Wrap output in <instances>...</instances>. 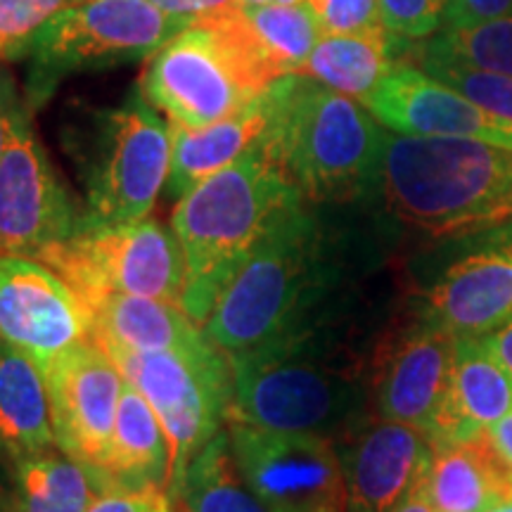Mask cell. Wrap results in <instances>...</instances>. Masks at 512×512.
Listing matches in <instances>:
<instances>
[{"instance_id": "obj_1", "label": "cell", "mask_w": 512, "mask_h": 512, "mask_svg": "<svg viewBox=\"0 0 512 512\" xmlns=\"http://www.w3.org/2000/svg\"><path fill=\"white\" fill-rule=\"evenodd\" d=\"M337 280L325 230L299 197L275 216L202 328L228 356L302 335L330 323Z\"/></svg>"}, {"instance_id": "obj_2", "label": "cell", "mask_w": 512, "mask_h": 512, "mask_svg": "<svg viewBox=\"0 0 512 512\" xmlns=\"http://www.w3.org/2000/svg\"><path fill=\"white\" fill-rule=\"evenodd\" d=\"M228 361L233 392L226 420L337 444L368 418V368L337 342L330 323Z\"/></svg>"}, {"instance_id": "obj_3", "label": "cell", "mask_w": 512, "mask_h": 512, "mask_svg": "<svg viewBox=\"0 0 512 512\" xmlns=\"http://www.w3.org/2000/svg\"><path fill=\"white\" fill-rule=\"evenodd\" d=\"M266 140L178 197L171 230L183 249V309L204 325L275 216L299 200Z\"/></svg>"}, {"instance_id": "obj_4", "label": "cell", "mask_w": 512, "mask_h": 512, "mask_svg": "<svg viewBox=\"0 0 512 512\" xmlns=\"http://www.w3.org/2000/svg\"><path fill=\"white\" fill-rule=\"evenodd\" d=\"M389 214L432 240L512 226V150L465 138L387 136Z\"/></svg>"}, {"instance_id": "obj_5", "label": "cell", "mask_w": 512, "mask_h": 512, "mask_svg": "<svg viewBox=\"0 0 512 512\" xmlns=\"http://www.w3.org/2000/svg\"><path fill=\"white\" fill-rule=\"evenodd\" d=\"M382 131L363 102L306 76L273 83V124L266 143L309 204H342L380 185Z\"/></svg>"}, {"instance_id": "obj_6", "label": "cell", "mask_w": 512, "mask_h": 512, "mask_svg": "<svg viewBox=\"0 0 512 512\" xmlns=\"http://www.w3.org/2000/svg\"><path fill=\"white\" fill-rule=\"evenodd\" d=\"M285 79L242 5L190 24L150 57L140 93L166 119L202 128L240 112Z\"/></svg>"}, {"instance_id": "obj_7", "label": "cell", "mask_w": 512, "mask_h": 512, "mask_svg": "<svg viewBox=\"0 0 512 512\" xmlns=\"http://www.w3.org/2000/svg\"><path fill=\"white\" fill-rule=\"evenodd\" d=\"M74 159L86 200L83 223L147 219L169 178V124L136 88L121 105L93 114L76 138Z\"/></svg>"}, {"instance_id": "obj_8", "label": "cell", "mask_w": 512, "mask_h": 512, "mask_svg": "<svg viewBox=\"0 0 512 512\" xmlns=\"http://www.w3.org/2000/svg\"><path fill=\"white\" fill-rule=\"evenodd\" d=\"M190 27L150 0H81L60 12L29 50V105H41L60 81L79 72L150 60Z\"/></svg>"}, {"instance_id": "obj_9", "label": "cell", "mask_w": 512, "mask_h": 512, "mask_svg": "<svg viewBox=\"0 0 512 512\" xmlns=\"http://www.w3.org/2000/svg\"><path fill=\"white\" fill-rule=\"evenodd\" d=\"M36 259L53 268L83 304L105 294H136L183 309V249L174 230L152 216L112 226L81 223L72 238Z\"/></svg>"}, {"instance_id": "obj_10", "label": "cell", "mask_w": 512, "mask_h": 512, "mask_svg": "<svg viewBox=\"0 0 512 512\" xmlns=\"http://www.w3.org/2000/svg\"><path fill=\"white\" fill-rule=\"evenodd\" d=\"M107 354L162 422L169 441V491L176 498L192 458L226 427L230 361L209 366L171 351L107 349Z\"/></svg>"}, {"instance_id": "obj_11", "label": "cell", "mask_w": 512, "mask_h": 512, "mask_svg": "<svg viewBox=\"0 0 512 512\" xmlns=\"http://www.w3.org/2000/svg\"><path fill=\"white\" fill-rule=\"evenodd\" d=\"M235 460L268 512H347V482L332 439L226 420Z\"/></svg>"}, {"instance_id": "obj_12", "label": "cell", "mask_w": 512, "mask_h": 512, "mask_svg": "<svg viewBox=\"0 0 512 512\" xmlns=\"http://www.w3.org/2000/svg\"><path fill=\"white\" fill-rule=\"evenodd\" d=\"M22 102L0 162V254L36 259L72 238L83 223L72 192L55 171Z\"/></svg>"}, {"instance_id": "obj_13", "label": "cell", "mask_w": 512, "mask_h": 512, "mask_svg": "<svg viewBox=\"0 0 512 512\" xmlns=\"http://www.w3.org/2000/svg\"><path fill=\"white\" fill-rule=\"evenodd\" d=\"M458 337L420 311L387 332L368 366L370 406L377 418L430 432L444 401Z\"/></svg>"}, {"instance_id": "obj_14", "label": "cell", "mask_w": 512, "mask_h": 512, "mask_svg": "<svg viewBox=\"0 0 512 512\" xmlns=\"http://www.w3.org/2000/svg\"><path fill=\"white\" fill-rule=\"evenodd\" d=\"M93 337L83 299L43 261L0 254V339L46 370L62 351Z\"/></svg>"}, {"instance_id": "obj_15", "label": "cell", "mask_w": 512, "mask_h": 512, "mask_svg": "<svg viewBox=\"0 0 512 512\" xmlns=\"http://www.w3.org/2000/svg\"><path fill=\"white\" fill-rule=\"evenodd\" d=\"M46 373L57 448L100 470L110 448L124 375L95 337L62 351Z\"/></svg>"}, {"instance_id": "obj_16", "label": "cell", "mask_w": 512, "mask_h": 512, "mask_svg": "<svg viewBox=\"0 0 512 512\" xmlns=\"http://www.w3.org/2000/svg\"><path fill=\"white\" fill-rule=\"evenodd\" d=\"M453 337H482L512 316V226L486 230L425 292L418 309Z\"/></svg>"}, {"instance_id": "obj_17", "label": "cell", "mask_w": 512, "mask_h": 512, "mask_svg": "<svg viewBox=\"0 0 512 512\" xmlns=\"http://www.w3.org/2000/svg\"><path fill=\"white\" fill-rule=\"evenodd\" d=\"M363 105L401 136L482 140L512 150V121L486 112L413 64H396Z\"/></svg>"}, {"instance_id": "obj_18", "label": "cell", "mask_w": 512, "mask_h": 512, "mask_svg": "<svg viewBox=\"0 0 512 512\" xmlns=\"http://www.w3.org/2000/svg\"><path fill=\"white\" fill-rule=\"evenodd\" d=\"M337 444H342L347 512H396L430 460L425 432L377 415Z\"/></svg>"}, {"instance_id": "obj_19", "label": "cell", "mask_w": 512, "mask_h": 512, "mask_svg": "<svg viewBox=\"0 0 512 512\" xmlns=\"http://www.w3.org/2000/svg\"><path fill=\"white\" fill-rule=\"evenodd\" d=\"M86 306L93 316V337L105 349L171 351L209 366L228 363L226 351L181 306L136 294H105Z\"/></svg>"}, {"instance_id": "obj_20", "label": "cell", "mask_w": 512, "mask_h": 512, "mask_svg": "<svg viewBox=\"0 0 512 512\" xmlns=\"http://www.w3.org/2000/svg\"><path fill=\"white\" fill-rule=\"evenodd\" d=\"M512 411V373L486 349L482 337H458L456 361L427 439L456 444L489 432Z\"/></svg>"}, {"instance_id": "obj_21", "label": "cell", "mask_w": 512, "mask_h": 512, "mask_svg": "<svg viewBox=\"0 0 512 512\" xmlns=\"http://www.w3.org/2000/svg\"><path fill=\"white\" fill-rule=\"evenodd\" d=\"M273 124V86L240 112L202 128L169 121L171 166L166 192L174 200L266 140Z\"/></svg>"}, {"instance_id": "obj_22", "label": "cell", "mask_w": 512, "mask_h": 512, "mask_svg": "<svg viewBox=\"0 0 512 512\" xmlns=\"http://www.w3.org/2000/svg\"><path fill=\"white\" fill-rule=\"evenodd\" d=\"M512 470L489 432L456 444H430L427 489L437 512H486L505 494Z\"/></svg>"}, {"instance_id": "obj_23", "label": "cell", "mask_w": 512, "mask_h": 512, "mask_svg": "<svg viewBox=\"0 0 512 512\" xmlns=\"http://www.w3.org/2000/svg\"><path fill=\"white\" fill-rule=\"evenodd\" d=\"M0 448L12 460L57 448L43 368L0 339Z\"/></svg>"}, {"instance_id": "obj_24", "label": "cell", "mask_w": 512, "mask_h": 512, "mask_svg": "<svg viewBox=\"0 0 512 512\" xmlns=\"http://www.w3.org/2000/svg\"><path fill=\"white\" fill-rule=\"evenodd\" d=\"M100 472L112 486L169 489V441L164 427L150 401L126 380Z\"/></svg>"}, {"instance_id": "obj_25", "label": "cell", "mask_w": 512, "mask_h": 512, "mask_svg": "<svg viewBox=\"0 0 512 512\" xmlns=\"http://www.w3.org/2000/svg\"><path fill=\"white\" fill-rule=\"evenodd\" d=\"M392 34H323L297 76H306L332 91L366 102L399 64Z\"/></svg>"}, {"instance_id": "obj_26", "label": "cell", "mask_w": 512, "mask_h": 512, "mask_svg": "<svg viewBox=\"0 0 512 512\" xmlns=\"http://www.w3.org/2000/svg\"><path fill=\"white\" fill-rule=\"evenodd\" d=\"M107 486L112 484L93 465L53 448L15 460L12 512H86Z\"/></svg>"}, {"instance_id": "obj_27", "label": "cell", "mask_w": 512, "mask_h": 512, "mask_svg": "<svg viewBox=\"0 0 512 512\" xmlns=\"http://www.w3.org/2000/svg\"><path fill=\"white\" fill-rule=\"evenodd\" d=\"M176 503L185 512H268L242 477L226 427L192 458Z\"/></svg>"}, {"instance_id": "obj_28", "label": "cell", "mask_w": 512, "mask_h": 512, "mask_svg": "<svg viewBox=\"0 0 512 512\" xmlns=\"http://www.w3.org/2000/svg\"><path fill=\"white\" fill-rule=\"evenodd\" d=\"M259 38L261 48L271 57L283 76L297 74L309 60L311 50L316 48L323 31L311 8L302 5H261V8H242Z\"/></svg>"}, {"instance_id": "obj_29", "label": "cell", "mask_w": 512, "mask_h": 512, "mask_svg": "<svg viewBox=\"0 0 512 512\" xmlns=\"http://www.w3.org/2000/svg\"><path fill=\"white\" fill-rule=\"evenodd\" d=\"M422 62H453L512 76V15L475 27H444L439 36L422 48Z\"/></svg>"}, {"instance_id": "obj_30", "label": "cell", "mask_w": 512, "mask_h": 512, "mask_svg": "<svg viewBox=\"0 0 512 512\" xmlns=\"http://www.w3.org/2000/svg\"><path fill=\"white\" fill-rule=\"evenodd\" d=\"M81 0H0V62L29 55L46 24Z\"/></svg>"}, {"instance_id": "obj_31", "label": "cell", "mask_w": 512, "mask_h": 512, "mask_svg": "<svg viewBox=\"0 0 512 512\" xmlns=\"http://www.w3.org/2000/svg\"><path fill=\"white\" fill-rule=\"evenodd\" d=\"M422 72L446 86L456 88L467 100L496 117L512 121V76L484 72L453 62H422Z\"/></svg>"}, {"instance_id": "obj_32", "label": "cell", "mask_w": 512, "mask_h": 512, "mask_svg": "<svg viewBox=\"0 0 512 512\" xmlns=\"http://www.w3.org/2000/svg\"><path fill=\"white\" fill-rule=\"evenodd\" d=\"M323 34H380V0H306Z\"/></svg>"}, {"instance_id": "obj_33", "label": "cell", "mask_w": 512, "mask_h": 512, "mask_svg": "<svg viewBox=\"0 0 512 512\" xmlns=\"http://www.w3.org/2000/svg\"><path fill=\"white\" fill-rule=\"evenodd\" d=\"M448 0H380L382 24L396 38H425L444 24Z\"/></svg>"}, {"instance_id": "obj_34", "label": "cell", "mask_w": 512, "mask_h": 512, "mask_svg": "<svg viewBox=\"0 0 512 512\" xmlns=\"http://www.w3.org/2000/svg\"><path fill=\"white\" fill-rule=\"evenodd\" d=\"M86 512H176V498L164 486H107Z\"/></svg>"}, {"instance_id": "obj_35", "label": "cell", "mask_w": 512, "mask_h": 512, "mask_svg": "<svg viewBox=\"0 0 512 512\" xmlns=\"http://www.w3.org/2000/svg\"><path fill=\"white\" fill-rule=\"evenodd\" d=\"M512 15V0H448L444 27H475Z\"/></svg>"}, {"instance_id": "obj_36", "label": "cell", "mask_w": 512, "mask_h": 512, "mask_svg": "<svg viewBox=\"0 0 512 512\" xmlns=\"http://www.w3.org/2000/svg\"><path fill=\"white\" fill-rule=\"evenodd\" d=\"M155 8H159L166 15L183 19V22L195 24L202 19L219 15V12L238 5V0H150Z\"/></svg>"}, {"instance_id": "obj_37", "label": "cell", "mask_w": 512, "mask_h": 512, "mask_svg": "<svg viewBox=\"0 0 512 512\" xmlns=\"http://www.w3.org/2000/svg\"><path fill=\"white\" fill-rule=\"evenodd\" d=\"M22 102L24 100L17 95V88H15V81H12V76L5 72L3 67H0V162H3L5 145H8V140H10L12 124H15V117L19 112V107H22Z\"/></svg>"}, {"instance_id": "obj_38", "label": "cell", "mask_w": 512, "mask_h": 512, "mask_svg": "<svg viewBox=\"0 0 512 512\" xmlns=\"http://www.w3.org/2000/svg\"><path fill=\"white\" fill-rule=\"evenodd\" d=\"M482 342L512 373V316L505 320L501 328L489 332V335H482Z\"/></svg>"}, {"instance_id": "obj_39", "label": "cell", "mask_w": 512, "mask_h": 512, "mask_svg": "<svg viewBox=\"0 0 512 512\" xmlns=\"http://www.w3.org/2000/svg\"><path fill=\"white\" fill-rule=\"evenodd\" d=\"M427 463H430V460H427ZM396 512H437L430 498V489H427V465L425 470L420 472V477L415 479L411 491H408Z\"/></svg>"}, {"instance_id": "obj_40", "label": "cell", "mask_w": 512, "mask_h": 512, "mask_svg": "<svg viewBox=\"0 0 512 512\" xmlns=\"http://www.w3.org/2000/svg\"><path fill=\"white\" fill-rule=\"evenodd\" d=\"M489 439L498 451V456L503 458V463L512 470V411L491 427Z\"/></svg>"}, {"instance_id": "obj_41", "label": "cell", "mask_w": 512, "mask_h": 512, "mask_svg": "<svg viewBox=\"0 0 512 512\" xmlns=\"http://www.w3.org/2000/svg\"><path fill=\"white\" fill-rule=\"evenodd\" d=\"M306 0H238L242 8H261V5H302Z\"/></svg>"}, {"instance_id": "obj_42", "label": "cell", "mask_w": 512, "mask_h": 512, "mask_svg": "<svg viewBox=\"0 0 512 512\" xmlns=\"http://www.w3.org/2000/svg\"><path fill=\"white\" fill-rule=\"evenodd\" d=\"M486 512H512V482H510L508 489H505V494L498 498V501L491 505V508Z\"/></svg>"}, {"instance_id": "obj_43", "label": "cell", "mask_w": 512, "mask_h": 512, "mask_svg": "<svg viewBox=\"0 0 512 512\" xmlns=\"http://www.w3.org/2000/svg\"><path fill=\"white\" fill-rule=\"evenodd\" d=\"M176 512H185V510L181 508V505H178V503H176Z\"/></svg>"}]
</instances>
